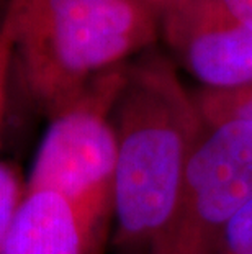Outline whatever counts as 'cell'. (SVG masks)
I'll use <instances>...</instances> for the list:
<instances>
[{
	"label": "cell",
	"instance_id": "obj_11",
	"mask_svg": "<svg viewBox=\"0 0 252 254\" xmlns=\"http://www.w3.org/2000/svg\"><path fill=\"white\" fill-rule=\"evenodd\" d=\"M141 3H144L146 7H149L155 15H159L160 12H164L165 8L174 7L177 3H182L185 0H139Z\"/></svg>",
	"mask_w": 252,
	"mask_h": 254
},
{
	"label": "cell",
	"instance_id": "obj_7",
	"mask_svg": "<svg viewBox=\"0 0 252 254\" xmlns=\"http://www.w3.org/2000/svg\"><path fill=\"white\" fill-rule=\"evenodd\" d=\"M15 38H17V0H10L0 23V131L7 112L10 71L15 58Z\"/></svg>",
	"mask_w": 252,
	"mask_h": 254
},
{
	"label": "cell",
	"instance_id": "obj_4",
	"mask_svg": "<svg viewBox=\"0 0 252 254\" xmlns=\"http://www.w3.org/2000/svg\"><path fill=\"white\" fill-rule=\"evenodd\" d=\"M252 200V122L206 128L187 163L170 228L155 254H218L224 228Z\"/></svg>",
	"mask_w": 252,
	"mask_h": 254
},
{
	"label": "cell",
	"instance_id": "obj_5",
	"mask_svg": "<svg viewBox=\"0 0 252 254\" xmlns=\"http://www.w3.org/2000/svg\"><path fill=\"white\" fill-rule=\"evenodd\" d=\"M157 17L159 35L205 89L252 84V31L223 0H185Z\"/></svg>",
	"mask_w": 252,
	"mask_h": 254
},
{
	"label": "cell",
	"instance_id": "obj_8",
	"mask_svg": "<svg viewBox=\"0 0 252 254\" xmlns=\"http://www.w3.org/2000/svg\"><path fill=\"white\" fill-rule=\"evenodd\" d=\"M23 195L17 169L12 164L0 161V250L7 240Z\"/></svg>",
	"mask_w": 252,
	"mask_h": 254
},
{
	"label": "cell",
	"instance_id": "obj_2",
	"mask_svg": "<svg viewBox=\"0 0 252 254\" xmlns=\"http://www.w3.org/2000/svg\"><path fill=\"white\" fill-rule=\"evenodd\" d=\"M157 38L159 17L139 0H17L15 55L50 113Z\"/></svg>",
	"mask_w": 252,
	"mask_h": 254
},
{
	"label": "cell",
	"instance_id": "obj_9",
	"mask_svg": "<svg viewBox=\"0 0 252 254\" xmlns=\"http://www.w3.org/2000/svg\"><path fill=\"white\" fill-rule=\"evenodd\" d=\"M218 254H252V200L229 220Z\"/></svg>",
	"mask_w": 252,
	"mask_h": 254
},
{
	"label": "cell",
	"instance_id": "obj_12",
	"mask_svg": "<svg viewBox=\"0 0 252 254\" xmlns=\"http://www.w3.org/2000/svg\"><path fill=\"white\" fill-rule=\"evenodd\" d=\"M10 3V0H0V7H7Z\"/></svg>",
	"mask_w": 252,
	"mask_h": 254
},
{
	"label": "cell",
	"instance_id": "obj_6",
	"mask_svg": "<svg viewBox=\"0 0 252 254\" xmlns=\"http://www.w3.org/2000/svg\"><path fill=\"white\" fill-rule=\"evenodd\" d=\"M95 246L82 218L62 195L26 189L0 254H92Z\"/></svg>",
	"mask_w": 252,
	"mask_h": 254
},
{
	"label": "cell",
	"instance_id": "obj_1",
	"mask_svg": "<svg viewBox=\"0 0 252 254\" xmlns=\"http://www.w3.org/2000/svg\"><path fill=\"white\" fill-rule=\"evenodd\" d=\"M113 125L116 243L155 254L174 220L187 163L205 123L170 59L148 53L126 66Z\"/></svg>",
	"mask_w": 252,
	"mask_h": 254
},
{
	"label": "cell",
	"instance_id": "obj_3",
	"mask_svg": "<svg viewBox=\"0 0 252 254\" xmlns=\"http://www.w3.org/2000/svg\"><path fill=\"white\" fill-rule=\"evenodd\" d=\"M126 66L100 74L50 113L51 122L26 186L62 195L76 208L95 243L111 217L116 169L113 110L125 87Z\"/></svg>",
	"mask_w": 252,
	"mask_h": 254
},
{
	"label": "cell",
	"instance_id": "obj_10",
	"mask_svg": "<svg viewBox=\"0 0 252 254\" xmlns=\"http://www.w3.org/2000/svg\"><path fill=\"white\" fill-rule=\"evenodd\" d=\"M223 3L241 25L252 31V0H223Z\"/></svg>",
	"mask_w": 252,
	"mask_h": 254
}]
</instances>
